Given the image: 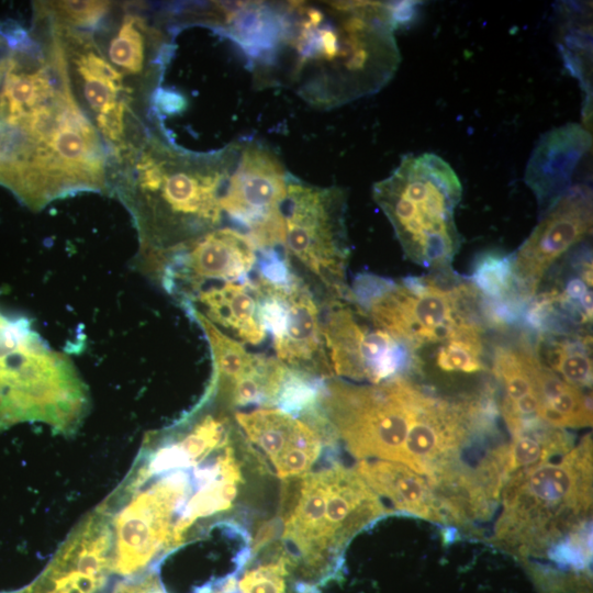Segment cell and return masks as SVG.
Wrapping results in <instances>:
<instances>
[{
  "mask_svg": "<svg viewBox=\"0 0 593 593\" xmlns=\"http://www.w3.org/2000/svg\"><path fill=\"white\" fill-rule=\"evenodd\" d=\"M258 275L253 280L260 316L270 331L279 361L320 379L333 370L326 351L323 317L315 298L275 249L260 250Z\"/></svg>",
  "mask_w": 593,
  "mask_h": 593,
  "instance_id": "cell-9",
  "label": "cell"
},
{
  "mask_svg": "<svg viewBox=\"0 0 593 593\" xmlns=\"http://www.w3.org/2000/svg\"><path fill=\"white\" fill-rule=\"evenodd\" d=\"M592 190L575 184L563 193L513 254V277L521 298L529 302L547 271L592 232Z\"/></svg>",
  "mask_w": 593,
  "mask_h": 593,
  "instance_id": "cell-13",
  "label": "cell"
},
{
  "mask_svg": "<svg viewBox=\"0 0 593 593\" xmlns=\"http://www.w3.org/2000/svg\"><path fill=\"white\" fill-rule=\"evenodd\" d=\"M592 135L578 123L544 134L528 159L525 182L544 212L571 188L573 174L591 152Z\"/></svg>",
  "mask_w": 593,
  "mask_h": 593,
  "instance_id": "cell-18",
  "label": "cell"
},
{
  "mask_svg": "<svg viewBox=\"0 0 593 593\" xmlns=\"http://www.w3.org/2000/svg\"><path fill=\"white\" fill-rule=\"evenodd\" d=\"M413 7L383 1L275 3L265 46L251 61L255 81L286 86L325 110L373 94L399 68L394 32Z\"/></svg>",
  "mask_w": 593,
  "mask_h": 593,
  "instance_id": "cell-1",
  "label": "cell"
},
{
  "mask_svg": "<svg viewBox=\"0 0 593 593\" xmlns=\"http://www.w3.org/2000/svg\"><path fill=\"white\" fill-rule=\"evenodd\" d=\"M291 175L276 152L255 139L237 141L222 209L257 249L282 245L281 209Z\"/></svg>",
  "mask_w": 593,
  "mask_h": 593,
  "instance_id": "cell-10",
  "label": "cell"
},
{
  "mask_svg": "<svg viewBox=\"0 0 593 593\" xmlns=\"http://www.w3.org/2000/svg\"><path fill=\"white\" fill-rule=\"evenodd\" d=\"M483 350L481 325L465 322L438 345L436 365L446 372L475 373L485 368Z\"/></svg>",
  "mask_w": 593,
  "mask_h": 593,
  "instance_id": "cell-27",
  "label": "cell"
},
{
  "mask_svg": "<svg viewBox=\"0 0 593 593\" xmlns=\"http://www.w3.org/2000/svg\"><path fill=\"white\" fill-rule=\"evenodd\" d=\"M534 353L539 362L579 389L592 387L591 336L586 333L537 334Z\"/></svg>",
  "mask_w": 593,
  "mask_h": 593,
  "instance_id": "cell-23",
  "label": "cell"
},
{
  "mask_svg": "<svg viewBox=\"0 0 593 593\" xmlns=\"http://www.w3.org/2000/svg\"><path fill=\"white\" fill-rule=\"evenodd\" d=\"M350 293L351 301L378 328L418 360L417 351L440 345L462 323L482 325L480 296L469 281L448 288L430 276L394 281L361 273Z\"/></svg>",
  "mask_w": 593,
  "mask_h": 593,
  "instance_id": "cell-6",
  "label": "cell"
},
{
  "mask_svg": "<svg viewBox=\"0 0 593 593\" xmlns=\"http://www.w3.org/2000/svg\"><path fill=\"white\" fill-rule=\"evenodd\" d=\"M202 327L214 361L212 390L232 406L273 405L288 373V367L275 358L255 356L197 310L189 309Z\"/></svg>",
  "mask_w": 593,
  "mask_h": 593,
  "instance_id": "cell-16",
  "label": "cell"
},
{
  "mask_svg": "<svg viewBox=\"0 0 593 593\" xmlns=\"http://www.w3.org/2000/svg\"><path fill=\"white\" fill-rule=\"evenodd\" d=\"M72 362L52 349L24 316L0 309V432L41 422L71 434L89 410Z\"/></svg>",
  "mask_w": 593,
  "mask_h": 593,
  "instance_id": "cell-4",
  "label": "cell"
},
{
  "mask_svg": "<svg viewBox=\"0 0 593 593\" xmlns=\"http://www.w3.org/2000/svg\"><path fill=\"white\" fill-rule=\"evenodd\" d=\"M40 7L57 23L70 27L91 26L110 10L108 1H57Z\"/></svg>",
  "mask_w": 593,
  "mask_h": 593,
  "instance_id": "cell-28",
  "label": "cell"
},
{
  "mask_svg": "<svg viewBox=\"0 0 593 593\" xmlns=\"http://www.w3.org/2000/svg\"><path fill=\"white\" fill-rule=\"evenodd\" d=\"M462 186L452 167L433 153L405 155L372 187V197L413 262L448 272L461 246L455 211Z\"/></svg>",
  "mask_w": 593,
  "mask_h": 593,
  "instance_id": "cell-5",
  "label": "cell"
},
{
  "mask_svg": "<svg viewBox=\"0 0 593 593\" xmlns=\"http://www.w3.org/2000/svg\"><path fill=\"white\" fill-rule=\"evenodd\" d=\"M512 436L510 444L503 446L505 481L516 472L562 457L573 448L572 439L563 428L542 422Z\"/></svg>",
  "mask_w": 593,
  "mask_h": 593,
  "instance_id": "cell-25",
  "label": "cell"
},
{
  "mask_svg": "<svg viewBox=\"0 0 593 593\" xmlns=\"http://www.w3.org/2000/svg\"><path fill=\"white\" fill-rule=\"evenodd\" d=\"M113 571V535L98 510L77 527L42 574L20 593H98Z\"/></svg>",
  "mask_w": 593,
  "mask_h": 593,
  "instance_id": "cell-15",
  "label": "cell"
},
{
  "mask_svg": "<svg viewBox=\"0 0 593 593\" xmlns=\"http://www.w3.org/2000/svg\"><path fill=\"white\" fill-rule=\"evenodd\" d=\"M164 38L160 33L147 26L145 21L134 14H125L116 34L108 46L109 63L122 76H145L148 60V48H163ZM157 49L155 52H160Z\"/></svg>",
  "mask_w": 593,
  "mask_h": 593,
  "instance_id": "cell-26",
  "label": "cell"
},
{
  "mask_svg": "<svg viewBox=\"0 0 593 593\" xmlns=\"http://www.w3.org/2000/svg\"><path fill=\"white\" fill-rule=\"evenodd\" d=\"M323 334L333 372L378 384L419 365V360L378 328L351 299L326 296Z\"/></svg>",
  "mask_w": 593,
  "mask_h": 593,
  "instance_id": "cell-11",
  "label": "cell"
},
{
  "mask_svg": "<svg viewBox=\"0 0 593 593\" xmlns=\"http://www.w3.org/2000/svg\"><path fill=\"white\" fill-rule=\"evenodd\" d=\"M538 418L563 429L591 426V398L541 365Z\"/></svg>",
  "mask_w": 593,
  "mask_h": 593,
  "instance_id": "cell-24",
  "label": "cell"
},
{
  "mask_svg": "<svg viewBox=\"0 0 593 593\" xmlns=\"http://www.w3.org/2000/svg\"><path fill=\"white\" fill-rule=\"evenodd\" d=\"M237 141L206 154L191 153L153 138L136 163L124 191L141 237L143 267L220 227L222 198Z\"/></svg>",
  "mask_w": 593,
  "mask_h": 593,
  "instance_id": "cell-2",
  "label": "cell"
},
{
  "mask_svg": "<svg viewBox=\"0 0 593 593\" xmlns=\"http://www.w3.org/2000/svg\"><path fill=\"white\" fill-rule=\"evenodd\" d=\"M232 575L201 593H315L314 586L298 579L282 545H266Z\"/></svg>",
  "mask_w": 593,
  "mask_h": 593,
  "instance_id": "cell-22",
  "label": "cell"
},
{
  "mask_svg": "<svg viewBox=\"0 0 593 593\" xmlns=\"http://www.w3.org/2000/svg\"><path fill=\"white\" fill-rule=\"evenodd\" d=\"M355 470L395 510L433 522L446 521L441 503L428 480L407 466L391 460L362 459Z\"/></svg>",
  "mask_w": 593,
  "mask_h": 593,
  "instance_id": "cell-21",
  "label": "cell"
},
{
  "mask_svg": "<svg viewBox=\"0 0 593 593\" xmlns=\"http://www.w3.org/2000/svg\"><path fill=\"white\" fill-rule=\"evenodd\" d=\"M256 262L253 239L239 228L226 226L164 254L144 269L184 302L209 283L248 280Z\"/></svg>",
  "mask_w": 593,
  "mask_h": 593,
  "instance_id": "cell-12",
  "label": "cell"
},
{
  "mask_svg": "<svg viewBox=\"0 0 593 593\" xmlns=\"http://www.w3.org/2000/svg\"><path fill=\"white\" fill-rule=\"evenodd\" d=\"M64 43L69 70L81 90L85 107L96 120L99 132L118 152H127L126 128L131 92L123 76L109 63L99 47L87 35L72 27L57 24Z\"/></svg>",
  "mask_w": 593,
  "mask_h": 593,
  "instance_id": "cell-14",
  "label": "cell"
},
{
  "mask_svg": "<svg viewBox=\"0 0 593 593\" xmlns=\"http://www.w3.org/2000/svg\"><path fill=\"white\" fill-rule=\"evenodd\" d=\"M501 496L494 541L512 552L538 555L583 532L592 508L591 436L562 457L511 475Z\"/></svg>",
  "mask_w": 593,
  "mask_h": 593,
  "instance_id": "cell-3",
  "label": "cell"
},
{
  "mask_svg": "<svg viewBox=\"0 0 593 593\" xmlns=\"http://www.w3.org/2000/svg\"><path fill=\"white\" fill-rule=\"evenodd\" d=\"M346 210L345 189L290 177L281 209L286 258L304 268L331 298H351L346 283L350 256Z\"/></svg>",
  "mask_w": 593,
  "mask_h": 593,
  "instance_id": "cell-8",
  "label": "cell"
},
{
  "mask_svg": "<svg viewBox=\"0 0 593 593\" xmlns=\"http://www.w3.org/2000/svg\"><path fill=\"white\" fill-rule=\"evenodd\" d=\"M235 419L249 443L270 462L282 480L302 477L321 455V428L305 418L278 407H261L235 413Z\"/></svg>",
  "mask_w": 593,
  "mask_h": 593,
  "instance_id": "cell-17",
  "label": "cell"
},
{
  "mask_svg": "<svg viewBox=\"0 0 593 593\" xmlns=\"http://www.w3.org/2000/svg\"><path fill=\"white\" fill-rule=\"evenodd\" d=\"M430 393L404 377L357 385L332 379L322 411L350 454L400 462L403 446Z\"/></svg>",
  "mask_w": 593,
  "mask_h": 593,
  "instance_id": "cell-7",
  "label": "cell"
},
{
  "mask_svg": "<svg viewBox=\"0 0 593 593\" xmlns=\"http://www.w3.org/2000/svg\"><path fill=\"white\" fill-rule=\"evenodd\" d=\"M541 363L528 344L499 346L492 358V371L501 385V414L512 435L541 423L539 374Z\"/></svg>",
  "mask_w": 593,
  "mask_h": 593,
  "instance_id": "cell-19",
  "label": "cell"
},
{
  "mask_svg": "<svg viewBox=\"0 0 593 593\" xmlns=\"http://www.w3.org/2000/svg\"><path fill=\"white\" fill-rule=\"evenodd\" d=\"M214 325L250 345L260 344L267 335L253 281L224 282L208 286L182 302Z\"/></svg>",
  "mask_w": 593,
  "mask_h": 593,
  "instance_id": "cell-20",
  "label": "cell"
}]
</instances>
